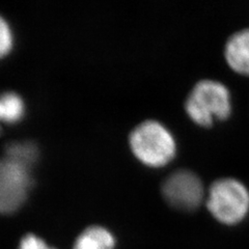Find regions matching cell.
Returning <instances> with one entry per match:
<instances>
[{"instance_id": "8992f818", "label": "cell", "mask_w": 249, "mask_h": 249, "mask_svg": "<svg viewBox=\"0 0 249 249\" xmlns=\"http://www.w3.org/2000/svg\"><path fill=\"white\" fill-rule=\"evenodd\" d=\"M224 55L231 70L240 75L249 76V29L238 31L229 38Z\"/></svg>"}, {"instance_id": "8fae6325", "label": "cell", "mask_w": 249, "mask_h": 249, "mask_svg": "<svg viewBox=\"0 0 249 249\" xmlns=\"http://www.w3.org/2000/svg\"><path fill=\"white\" fill-rule=\"evenodd\" d=\"M19 249H55V248L50 247L41 238L29 233V235H26L21 240Z\"/></svg>"}, {"instance_id": "7a4b0ae2", "label": "cell", "mask_w": 249, "mask_h": 249, "mask_svg": "<svg viewBox=\"0 0 249 249\" xmlns=\"http://www.w3.org/2000/svg\"><path fill=\"white\" fill-rule=\"evenodd\" d=\"M207 207L219 222L237 224L244 219L249 211V192L235 178H220L210 187Z\"/></svg>"}, {"instance_id": "7c38bea8", "label": "cell", "mask_w": 249, "mask_h": 249, "mask_svg": "<svg viewBox=\"0 0 249 249\" xmlns=\"http://www.w3.org/2000/svg\"><path fill=\"white\" fill-rule=\"evenodd\" d=\"M3 116V111H2V105H1V101H0V119H2Z\"/></svg>"}, {"instance_id": "3957f363", "label": "cell", "mask_w": 249, "mask_h": 249, "mask_svg": "<svg viewBox=\"0 0 249 249\" xmlns=\"http://www.w3.org/2000/svg\"><path fill=\"white\" fill-rule=\"evenodd\" d=\"M132 151L145 164L162 166L174 158L176 142L162 124L146 121L132 131L130 136Z\"/></svg>"}, {"instance_id": "277c9868", "label": "cell", "mask_w": 249, "mask_h": 249, "mask_svg": "<svg viewBox=\"0 0 249 249\" xmlns=\"http://www.w3.org/2000/svg\"><path fill=\"white\" fill-rule=\"evenodd\" d=\"M30 185L29 169L7 157H0V213L17 210Z\"/></svg>"}, {"instance_id": "30bf717a", "label": "cell", "mask_w": 249, "mask_h": 249, "mask_svg": "<svg viewBox=\"0 0 249 249\" xmlns=\"http://www.w3.org/2000/svg\"><path fill=\"white\" fill-rule=\"evenodd\" d=\"M12 42L13 40L10 26L0 16V56H2L3 54L11 49Z\"/></svg>"}, {"instance_id": "9c48e42d", "label": "cell", "mask_w": 249, "mask_h": 249, "mask_svg": "<svg viewBox=\"0 0 249 249\" xmlns=\"http://www.w3.org/2000/svg\"><path fill=\"white\" fill-rule=\"evenodd\" d=\"M3 116L2 119L7 122L18 121L24 112V103L21 97L15 91H5L0 96Z\"/></svg>"}, {"instance_id": "5b68a950", "label": "cell", "mask_w": 249, "mask_h": 249, "mask_svg": "<svg viewBox=\"0 0 249 249\" xmlns=\"http://www.w3.org/2000/svg\"><path fill=\"white\" fill-rule=\"evenodd\" d=\"M162 192L171 206L184 211L196 209L205 196L200 178L187 169L171 174L163 183Z\"/></svg>"}, {"instance_id": "ba28073f", "label": "cell", "mask_w": 249, "mask_h": 249, "mask_svg": "<svg viewBox=\"0 0 249 249\" xmlns=\"http://www.w3.org/2000/svg\"><path fill=\"white\" fill-rule=\"evenodd\" d=\"M5 157L29 169L38 155L36 144L31 140L12 142L5 145Z\"/></svg>"}, {"instance_id": "52a82bcc", "label": "cell", "mask_w": 249, "mask_h": 249, "mask_svg": "<svg viewBox=\"0 0 249 249\" xmlns=\"http://www.w3.org/2000/svg\"><path fill=\"white\" fill-rule=\"evenodd\" d=\"M114 238L102 227H90L77 238L74 249H113Z\"/></svg>"}, {"instance_id": "6da1fadb", "label": "cell", "mask_w": 249, "mask_h": 249, "mask_svg": "<svg viewBox=\"0 0 249 249\" xmlns=\"http://www.w3.org/2000/svg\"><path fill=\"white\" fill-rule=\"evenodd\" d=\"M185 107L194 123L209 128L215 119L224 121L230 118L231 113L230 91L218 81L201 80L191 90Z\"/></svg>"}]
</instances>
